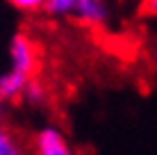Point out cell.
<instances>
[{
	"mask_svg": "<svg viewBox=\"0 0 157 155\" xmlns=\"http://www.w3.org/2000/svg\"><path fill=\"white\" fill-rule=\"evenodd\" d=\"M9 2L21 12H34V9H43L46 0H9Z\"/></svg>",
	"mask_w": 157,
	"mask_h": 155,
	"instance_id": "obj_7",
	"label": "cell"
},
{
	"mask_svg": "<svg viewBox=\"0 0 157 155\" xmlns=\"http://www.w3.org/2000/svg\"><path fill=\"white\" fill-rule=\"evenodd\" d=\"M25 94H28L30 100H34V103H41V100H43V89H41V84L36 82V80H30V82H28Z\"/></svg>",
	"mask_w": 157,
	"mask_h": 155,
	"instance_id": "obj_8",
	"label": "cell"
},
{
	"mask_svg": "<svg viewBox=\"0 0 157 155\" xmlns=\"http://www.w3.org/2000/svg\"><path fill=\"white\" fill-rule=\"evenodd\" d=\"M9 52H12L14 71L23 73V76H28V78H32L36 73V68H39V48H36V44L28 34L18 32L12 39Z\"/></svg>",
	"mask_w": 157,
	"mask_h": 155,
	"instance_id": "obj_1",
	"label": "cell"
},
{
	"mask_svg": "<svg viewBox=\"0 0 157 155\" xmlns=\"http://www.w3.org/2000/svg\"><path fill=\"white\" fill-rule=\"evenodd\" d=\"M43 9L48 14H73L75 12V0H46Z\"/></svg>",
	"mask_w": 157,
	"mask_h": 155,
	"instance_id": "obj_5",
	"label": "cell"
},
{
	"mask_svg": "<svg viewBox=\"0 0 157 155\" xmlns=\"http://www.w3.org/2000/svg\"><path fill=\"white\" fill-rule=\"evenodd\" d=\"M73 14L86 25H100L107 21V5L105 0H75Z\"/></svg>",
	"mask_w": 157,
	"mask_h": 155,
	"instance_id": "obj_3",
	"label": "cell"
},
{
	"mask_svg": "<svg viewBox=\"0 0 157 155\" xmlns=\"http://www.w3.org/2000/svg\"><path fill=\"white\" fill-rule=\"evenodd\" d=\"M0 155H23L21 148L16 146V141L9 137V132L2 128H0Z\"/></svg>",
	"mask_w": 157,
	"mask_h": 155,
	"instance_id": "obj_6",
	"label": "cell"
},
{
	"mask_svg": "<svg viewBox=\"0 0 157 155\" xmlns=\"http://www.w3.org/2000/svg\"><path fill=\"white\" fill-rule=\"evenodd\" d=\"M28 82H30L28 76H23V73H18V71L12 68L9 73L0 76V98L5 100V98H16V96L25 94Z\"/></svg>",
	"mask_w": 157,
	"mask_h": 155,
	"instance_id": "obj_4",
	"label": "cell"
},
{
	"mask_svg": "<svg viewBox=\"0 0 157 155\" xmlns=\"http://www.w3.org/2000/svg\"><path fill=\"white\" fill-rule=\"evenodd\" d=\"M0 116H2V98H0Z\"/></svg>",
	"mask_w": 157,
	"mask_h": 155,
	"instance_id": "obj_10",
	"label": "cell"
},
{
	"mask_svg": "<svg viewBox=\"0 0 157 155\" xmlns=\"http://www.w3.org/2000/svg\"><path fill=\"white\" fill-rule=\"evenodd\" d=\"M36 155H75L57 128H43L34 139Z\"/></svg>",
	"mask_w": 157,
	"mask_h": 155,
	"instance_id": "obj_2",
	"label": "cell"
},
{
	"mask_svg": "<svg viewBox=\"0 0 157 155\" xmlns=\"http://www.w3.org/2000/svg\"><path fill=\"white\" fill-rule=\"evenodd\" d=\"M141 12L146 16H157V0H141Z\"/></svg>",
	"mask_w": 157,
	"mask_h": 155,
	"instance_id": "obj_9",
	"label": "cell"
}]
</instances>
